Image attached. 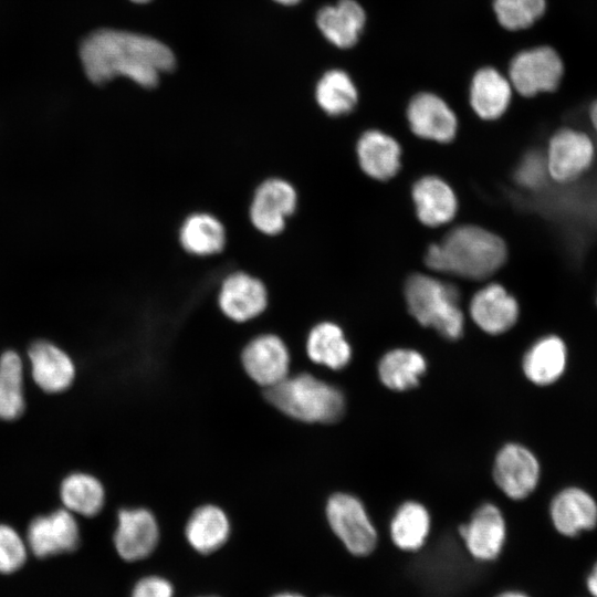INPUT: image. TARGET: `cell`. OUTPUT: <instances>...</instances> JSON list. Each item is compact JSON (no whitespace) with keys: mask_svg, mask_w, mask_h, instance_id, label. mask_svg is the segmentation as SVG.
<instances>
[{"mask_svg":"<svg viewBox=\"0 0 597 597\" xmlns=\"http://www.w3.org/2000/svg\"><path fill=\"white\" fill-rule=\"evenodd\" d=\"M227 234L222 222L211 213L195 212L188 216L179 229L182 249L197 256H209L221 252Z\"/></svg>","mask_w":597,"mask_h":597,"instance_id":"obj_24","label":"cell"},{"mask_svg":"<svg viewBox=\"0 0 597 597\" xmlns=\"http://www.w3.org/2000/svg\"><path fill=\"white\" fill-rule=\"evenodd\" d=\"M512 97V85L493 67L479 70L471 83L470 104L474 113L484 121L501 117Z\"/></svg>","mask_w":597,"mask_h":597,"instance_id":"obj_21","label":"cell"},{"mask_svg":"<svg viewBox=\"0 0 597 597\" xmlns=\"http://www.w3.org/2000/svg\"><path fill=\"white\" fill-rule=\"evenodd\" d=\"M459 533L472 557L492 561L504 546L505 521L498 506L484 503L475 510L469 523L459 527Z\"/></svg>","mask_w":597,"mask_h":597,"instance_id":"obj_13","label":"cell"},{"mask_svg":"<svg viewBox=\"0 0 597 597\" xmlns=\"http://www.w3.org/2000/svg\"><path fill=\"white\" fill-rule=\"evenodd\" d=\"M563 63L555 50L538 46L515 55L510 64L511 85L524 96L554 91L563 75Z\"/></svg>","mask_w":597,"mask_h":597,"instance_id":"obj_6","label":"cell"},{"mask_svg":"<svg viewBox=\"0 0 597 597\" xmlns=\"http://www.w3.org/2000/svg\"><path fill=\"white\" fill-rule=\"evenodd\" d=\"M132 1H135V2H146V1H149V0H132Z\"/></svg>","mask_w":597,"mask_h":597,"instance_id":"obj_41","label":"cell"},{"mask_svg":"<svg viewBox=\"0 0 597 597\" xmlns=\"http://www.w3.org/2000/svg\"><path fill=\"white\" fill-rule=\"evenodd\" d=\"M540 463L534 453L519 443H507L498 452L493 465L496 485L513 500L528 496L540 480Z\"/></svg>","mask_w":597,"mask_h":597,"instance_id":"obj_8","label":"cell"},{"mask_svg":"<svg viewBox=\"0 0 597 597\" xmlns=\"http://www.w3.org/2000/svg\"><path fill=\"white\" fill-rule=\"evenodd\" d=\"M430 532V516L427 509L415 501L402 503L390 523V536L397 547L404 551L421 548Z\"/></svg>","mask_w":597,"mask_h":597,"instance_id":"obj_28","label":"cell"},{"mask_svg":"<svg viewBox=\"0 0 597 597\" xmlns=\"http://www.w3.org/2000/svg\"><path fill=\"white\" fill-rule=\"evenodd\" d=\"M594 145L589 137L574 129H562L549 140L546 164L548 175L567 182L579 177L593 163Z\"/></svg>","mask_w":597,"mask_h":597,"instance_id":"obj_9","label":"cell"},{"mask_svg":"<svg viewBox=\"0 0 597 597\" xmlns=\"http://www.w3.org/2000/svg\"><path fill=\"white\" fill-rule=\"evenodd\" d=\"M318 106L331 116L350 113L356 106L358 94L352 78L341 70L326 72L315 90Z\"/></svg>","mask_w":597,"mask_h":597,"instance_id":"obj_29","label":"cell"},{"mask_svg":"<svg viewBox=\"0 0 597 597\" xmlns=\"http://www.w3.org/2000/svg\"><path fill=\"white\" fill-rule=\"evenodd\" d=\"M331 528L354 555L371 553L377 544V532L363 503L347 493L333 494L326 505Z\"/></svg>","mask_w":597,"mask_h":597,"instance_id":"obj_5","label":"cell"},{"mask_svg":"<svg viewBox=\"0 0 597 597\" xmlns=\"http://www.w3.org/2000/svg\"><path fill=\"white\" fill-rule=\"evenodd\" d=\"M365 12L355 0H339L335 6L322 8L317 13V25L324 36L334 45L346 49L353 46L365 24Z\"/></svg>","mask_w":597,"mask_h":597,"instance_id":"obj_22","label":"cell"},{"mask_svg":"<svg viewBox=\"0 0 597 597\" xmlns=\"http://www.w3.org/2000/svg\"><path fill=\"white\" fill-rule=\"evenodd\" d=\"M32 377L48 392L66 389L73 381L75 369L71 358L57 346L38 341L29 348Z\"/></svg>","mask_w":597,"mask_h":597,"instance_id":"obj_20","label":"cell"},{"mask_svg":"<svg viewBox=\"0 0 597 597\" xmlns=\"http://www.w3.org/2000/svg\"><path fill=\"white\" fill-rule=\"evenodd\" d=\"M306 352L312 362L337 370L352 358V347L341 326L333 322L316 324L306 339Z\"/></svg>","mask_w":597,"mask_h":597,"instance_id":"obj_25","label":"cell"},{"mask_svg":"<svg viewBox=\"0 0 597 597\" xmlns=\"http://www.w3.org/2000/svg\"><path fill=\"white\" fill-rule=\"evenodd\" d=\"M132 597H172V587L164 578L145 577L136 584Z\"/></svg>","mask_w":597,"mask_h":597,"instance_id":"obj_35","label":"cell"},{"mask_svg":"<svg viewBox=\"0 0 597 597\" xmlns=\"http://www.w3.org/2000/svg\"><path fill=\"white\" fill-rule=\"evenodd\" d=\"M567 362L565 343L554 335L538 339L523 358V371L532 383L546 386L564 373Z\"/></svg>","mask_w":597,"mask_h":597,"instance_id":"obj_23","label":"cell"},{"mask_svg":"<svg viewBox=\"0 0 597 597\" xmlns=\"http://www.w3.org/2000/svg\"><path fill=\"white\" fill-rule=\"evenodd\" d=\"M405 296L409 313L419 324L434 328L449 339L462 335L464 315L459 305V293L451 284L416 273L406 282Z\"/></svg>","mask_w":597,"mask_h":597,"instance_id":"obj_4","label":"cell"},{"mask_svg":"<svg viewBox=\"0 0 597 597\" xmlns=\"http://www.w3.org/2000/svg\"><path fill=\"white\" fill-rule=\"evenodd\" d=\"M274 597H302V596L296 595V594H291V593H284V594H279Z\"/></svg>","mask_w":597,"mask_h":597,"instance_id":"obj_40","label":"cell"},{"mask_svg":"<svg viewBox=\"0 0 597 597\" xmlns=\"http://www.w3.org/2000/svg\"><path fill=\"white\" fill-rule=\"evenodd\" d=\"M241 358L247 374L265 389L289 376V349L274 334H263L253 338L244 347Z\"/></svg>","mask_w":597,"mask_h":597,"instance_id":"obj_11","label":"cell"},{"mask_svg":"<svg viewBox=\"0 0 597 597\" xmlns=\"http://www.w3.org/2000/svg\"><path fill=\"white\" fill-rule=\"evenodd\" d=\"M356 156L360 169L370 178L385 181L399 171L401 148L390 135L370 129L360 135L356 144Z\"/></svg>","mask_w":597,"mask_h":597,"instance_id":"obj_19","label":"cell"},{"mask_svg":"<svg viewBox=\"0 0 597 597\" xmlns=\"http://www.w3.org/2000/svg\"><path fill=\"white\" fill-rule=\"evenodd\" d=\"M23 369L20 356L12 350L0 357V418L13 420L24 409Z\"/></svg>","mask_w":597,"mask_h":597,"instance_id":"obj_31","label":"cell"},{"mask_svg":"<svg viewBox=\"0 0 597 597\" xmlns=\"http://www.w3.org/2000/svg\"><path fill=\"white\" fill-rule=\"evenodd\" d=\"M585 589L590 597H597V561L591 565L586 574Z\"/></svg>","mask_w":597,"mask_h":597,"instance_id":"obj_36","label":"cell"},{"mask_svg":"<svg viewBox=\"0 0 597 597\" xmlns=\"http://www.w3.org/2000/svg\"><path fill=\"white\" fill-rule=\"evenodd\" d=\"M496 597H531V596H528L527 594H525L523 591L509 590V591L501 593Z\"/></svg>","mask_w":597,"mask_h":597,"instance_id":"obj_37","label":"cell"},{"mask_svg":"<svg viewBox=\"0 0 597 597\" xmlns=\"http://www.w3.org/2000/svg\"><path fill=\"white\" fill-rule=\"evenodd\" d=\"M547 176L546 158L536 151L526 154L514 172L516 182L527 189L540 188Z\"/></svg>","mask_w":597,"mask_h":597,"instance_id":"obj_34","label":"cell"},{"mask_svg":"<svg viewBox=\"0 0 597 597\" xmlns=\"http://www.w3.org/2000/svg\"><path fill=\"white\" fill-rule=\"evenodd\" d=\"M411 198L419 221L427 227L450 222L458 212V198L452 187L438 176H423L412 186Z\"/></svg>","mask_w":597,"mask_h":597,"instance_id":"obj_18","label":"cell"},{"mask_svg":"<svg viewBox=\"0 0 597 597\" xmlns=\"http://www.w3.org/2000/svg\"><path fill=\"white\" fill-rule=\"evenodd\" d=\"M265 398L283 413L304 422L332 423L345 412L343 392L310 374L287 376L266 388Z\"/></svg>","mask_w":597,"mask_h":597,"instance_id":"obj_3","label":"cell"},{"mask_svg":"<svg viewBox=\"0 0 597 597\" xmlns=\"http://www.w3.org/2000/svg\"><path fill=\"white\" fill-rule=\"evenodd\" d=\"M61 499L69 511L93 516L103 507L105 493L96 478L85 473H73L62 482Z\"/></svg>","mask_w":597,"mask_h":597,"instance_id":"obj_30","label":"cell"},{"mask_svg":"<svg viewBox=\"0 0 597 597\" xmlns=\"http://www.w3.org/2000/svg\"><path fill=\"white\" fill-rule=\"evenodd\" d=\"M427 369L426 358L410 348L387 352L378 364L381 383L389 389L402 391L416 387Z\"/></svg>","mask_w":597,"mask_h":597,"instance_id":"obj_27","label":"cell"},{"mask_svg":"<svg viewBox=\"0 0 597 597\" xmlns=\"http://www.w3.org/2000/svg\"><path fill=\"white\" fill-rule=\"evenodd\" d=\"M230 534L226 513L216 505H203L190 516L186 526L189 544L199 553L208 554L220 548Z\"/></svg>","mask_w":597,"mask_h":597,"instance_id":"obj_26","label":"cell"},{"mask_svg":"<svg viewBox=\"0 0 597 597\" xmlns=\"http://www.w3.org/2000/svg\"><path fill=\"white\" fill-rule=\"evenodd\" d=\"M81 61L95 84L126 76L144 87H154L161 72L172 70L175 57L164 43L132 32L98 30L81 46Z\"/></svg>","mask_w":597,"mask_h":597,"instance_id":"obj_1","label":"cell"},{"mask_svg":"<svg viewBox=\"0 0 597 597\" xmlns=\"http://www.w3.org/2000/svg\"><path fill=\"white\" fill-rule=\"evenodd\" d=\"M25 558V545L19 534L10 526L0 524V573L15 572Z\"/></svg>","mask_w":597,"mask_h":597,"instance_id":"obj_33","label":"cell"},{"mask_svg":"<svg viewBox=\"0 0 597 597\" xmlns=\"http://www.w3.org/2000/svg\"><path fill=\"white\" fill-rule=\"evenodd\" d=\"M472 321L488 334L498 335L509 331L519 318L517 301L504 286L491 283L472 296L470 301Z\"/></svg>","mask_w":597,"mask_h":597,"instance_id":"obj_14","label":"cell"},{"mask_svg":"<svg viewBox=\"0 0 597 597\" xmlns=\"http://www.w3.org/2000/svg\"><path fill=\"white\" fill-rule=\"evenodd\" d=\"M505 259L502 238L474 224L453 228L440 242L430 244L425 254L429 269L471 280L490 276Z\"/></svg>","mask_w":597,"mask_h":597,"instance_id":"obj_2","label":"cell"},{"mask_svg":"<svg viewBox=\"0 0 597 597\" xmlns=\"http://www.w3.org/2000/svg\"><path fill=\"white\" fill-rule=\"evenodd\" d=\"M158 538V524L149 511L145 509L119 511L114 543L122 558L129 562L145 558L155 549Z\"/></svg>","mask_w":597,"mask_h":597,"instance_id":"obj_16","label":"cell"},{"mask_svg":"<svg viewBox=\"0 0 597 597\" xmlns=\"http://www.w3.org/2000/svg\"><path fill=\"white\" fill-rule=\"evenodd\" d=\"M218 304L228 318L238 323L247 322L264 312L268 291L256 276L237 271L222 281Z\"/></svg>","mask_w":597,"mask_h":597,"instance_id":"obj_10","label":"cell"},{"mask_svg":"<svg viewBox=\"0 0 597 597\" xmlns=\"http://www.w3.org/2000/svg\"><path fill=\"white\" fill-rule=\"evenodd\" d=\"M407 119L416 136L430 142L449 143L458 132L454 112L432 93H420L412 97L407 108Z\"/></svg>","mask_w":597,"mask_h":597,"instance_id":"obj_12","label":"cell"},{"mask_svg":"<svg viewBox=\"0 0 597 597\" xmlns=\"http://www.w3.org/2000/svg\"><path fill=\"white\" fill-rule=\"evenodd\" d=\"M499 23L507 30L531 27L545 11V0H494Z\"/></svg>","mask_w":597,"mask_h":597,"instance_id":"obj_32","label":"cell"},{"mask_svg":"<svg viewBox=\"0 0 597 597\" xmlns=\"http://www.w3.org/2000/svg\"><path fill=\"white\" fill-rule=\"evenodd\" d=\"M590 118L595 129L597 130V102L591 106Z\"/></svg>","mask_w":597,"mask_h":597,"instance_id":"obj_38","label":"cell"},{"mask_svg":"<svg viewBox=\"0 0 597 597\" xmlns=\"http://www.w3.org/2000/svg\"><path fill=\"white\" fill-rule=\"evenodd\" d=\"M282 4H286V6H291V4H295L297 2H300L301 0H275Z\"/></svg>","mask_w":597,"mask_h":597,"instance_id":"obj_39","label":"cell"},{"mask_svg":"<svg viewBox=\"0 0 597 597\" xmlns=\"http://www.w3.org/2000/svg\"><path fill=\"white\" fill-rule=\"evenodd\" d=\"M297 207V192L294 186L282 178H269L255 189L249 217L253 227L263 234L281 233L287 219Z\"/></svg>","mask_w":597,"mask_h":597,"instance_id":"obj_7","label":"cell"},{"mask_svg":"<svg viewBox=\"0 0 597 597\" xmlns=\"http://www.w3.org/2000/svg\"><path fill=\"white\" fill-rule=\"evenodd\" d=\"M80 542L78 526L66 510L34 519L28 527V544L39 557L71 552Z\"/></svg>","mask_w":597,"mask_h":597,"instance_id":"obj_15","label":"cell"},{"mask_svg":"<svg viewBox=\"0 0 597 597\" xmlns=\"http://www.w3.org/2000/svg\"><path fill=\"white\" fill-rule=\"evenodd\" d=\"M554 528L565 537H576L597 526V503L579 488H567L552 501L549 509Z\"/></svg>","mask_w":597,"mask_h":597,"instance_id":"obj_17","label":"cell"}]
</instances>
